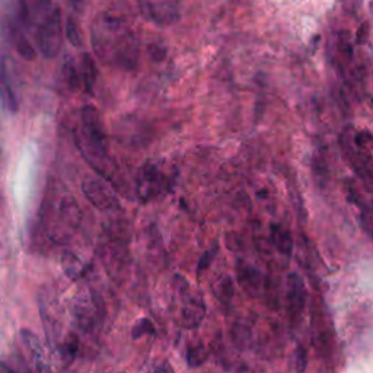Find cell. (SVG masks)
Instances as JSON below:
<instances>
[{"label": "cell", "mask_w": 373, "mask_h": 373, "mask_svg": "<svg viewBox=\"0 0 373 373\" xmlns=\"http://www.w3.org/2000/svg\"><path fill=\"white\" fill-rule=\"evenodd\" d=\"M80 121L82 133L93 154L97 156L107 154V136H105L98 111L93 107H85L80 112Z\"/></svg>", "instance_id": "obj_3"}, {"label": "cell", "mask_w": 373, "mask_h": 373, "mask_svg": "<svg viewBox=\"0 0 373 373\" xmlns=\"http://www.w3.org/2000/svg\"><path fill=\"white\" fill-rule=\"evenodd\" d=\"M21 335H22L23 343H25V347L28 348V352L32 359V363H34L35 369H37V372L38 373H51L49 360H47L45 350L40 341V338L35 335L31 330H22Z\"/></svg>", "instance_id": "obj_7"}, {"label": "cell", "mask_w": 373, "mask_h": 373, "mask_svg": "<svg viewBox=\"0 0 373 373\" xmlns=\"http://www.w3.org/2000/svg\"><path fill=\"white\" fill-rule=\"evenodd\" d=\"M306 368H308L306 350L299 346L296 348V370H298V373H305Z\"/></svg>", "instance_id": "obj_20"}, {"label": "cell", "mask_w": 373, "mask_h": 373, "mask_svg": "<svg viewBox=\"0 0 373 373\" xmlns=\"http://www.w3.org/2000/svg\"><path fill=\"white\" fill-rule=\"evenodd\" d=\"M154 331H155V328H154V325H152V322L149 320H142V321H139L137 325L134 326L133 335H134V338H139L145 334H152Z\"/></svg>", "instance_id": "obj_19"}, {"label": "cell", "mask_w": 373, "mask_h": 373, "mask_svg": "<svg viewBox=\"0 0 373 373\" xmlns=\"http://www.w3.org/2000/svg\"><path fill=\"white\" fill-rule=\"evenodd\" d=\"M77 70H79L82 86H84L86 91L92 92L93 86H95L98 72H97L95 60H93L91 54L85 53L84 56L80 57L79 64H77Z\"/></svg>", "instance_id": "obj_13"}, {"label": "cell", "mask_w": 373, "mask_h": 373, "mask_svg": "<svg viewBox=\"0 0 373 373\" xmlns=\"http://www.w3.org/2000/svg\"><path fill=\"white\" fill-rule=\"evenodd\" d=\"M0 102H2L3 107L10 112H16L19 108L15 91L12 88L8 66L2 57H0Z\"/></svg>", "instance_id": "obj_10"}, {"label": "cell", "mask_w": 373, "mask_h": 373, "mask_svg": "<svg viewBox=\"0 0 373 373\" xmlns=\"http://www.w3.org/2000/svg\"><path fill=\"white\" fill-rule=\"evenodd\" d=\"M137 195L142 202H150L159 194L168 191L169 181L156 165H146L140 171L137 180Z\"/></svg>", "instance_id": "obj_4"}, {"label": "cell", "mask_w": 373, "mask_h": 373, "mask_svg": "<svg viewBox=\"0 0 373 373\" xmlns=\"http://www.w3.org/2000/svg\"><path fill=\"white\" fill-rule=\"evenodd\" d=\"M238 282L250 296L258 295L263 286V274L255 267L248 264H238Z\"/></svg>", "instance_id": "obj_9"}, {"label": "cell", "mask_w": 373, "mask_h": 373, "mask_svg": "<svg viewBox=\"0 0 373 373\" xmlns=\"http://www.w3.org/2000/svg\"><path fill=\"white\" fill-rule=\"evenodd\" d=\"M5 373H15L10 368H5Z\"/></svg>", "instance_id": "obj_24"}, {"label": "cell", "mask_w": 373, "mask_h": 373, "mask_svg": "<svg viewBox=\"0 0 373 373\" xmlns=\"http://www.w3.org/2000/svg\"><path fill=\"white\" fill-rule=\"evenodd\" d=\"M64 75H66V79H67L70 86H72V88L82 86L80 76H79V70H77L76 64L66 63V66H64Z\"/></svg>", "instance_id": "obj_18"}, {"label": "cell", "mask_w": 373, "mask_h": 373, "mask_svg": "<svg viewBox=\"0 0 373 373\" xmlns=\"http://www.w3.org/2000/svg\"><path fill=\"white\" fill-rule=\"evenodd\" d=\"M62 353L67 359L76 356V353H77V340L75 337H69L67 340L64 341V344L62 346Z\"/></svg>", "instance_id": "obj_21"}, {"label": "cell", "mask_w": 373, "mask_h": 373, "mask_svg": "<svg viewBox=\"0 0 373 373\" xmlns=\"http://www.w3.org/2000/svg\"><path fill=\"white\" fill-rule=\"evenodd\" d=\"M154 373H173V369L171 368L169 363H167V361H162V363H159L154 369Z\"/></svg>", "instance_id": "obj_23"}, {"label": "cell", "mask_w": 373, "mask_h": 373, "mask_svg": "<svg viewBox=\"0 0 373 373\" xmlns=\"http://www.w3.org/2000/svg\"><path fill=\"white\" fill-rule=\"evenodd\" d=\"M82 191L85 197L99 210H114L119 207V198L111 186L102 180L88 178L82 184Z\"/></svg>", "instance_id": "obj_6"}, {"label": "cell", "mask_w": 373, "mask_h": 373, "mask_svg": "<svg viewBox=\"0 0 373 373\" xmlns=\"http://www.w3.org/2000/svg\"><path fill=\"white\" fill-rule=\"evenodd\" d=\"M213 256H215V250H210L208 252H206L202 256V260H200V263H198V268H197L198 273L203 272V268H207L210 265V263H212V260H213Z\"/></svg>", "instance_id": "obj_22"}, {"label": "cell", "mask_w": 373, "mask_h": 373, "mask_svg": "<svg viewBox=\"0 0 373 373\" xmlns=\"http://www.w3.org/2000/svg\"><path fill=\"white\" fill-rule=\"evenodd\" d=\"M270 233L276 250L282 255L290 256L293 252V237H291L290 230L282 225H272Z\"/></svg>", "instance_id": "obj_14"}, {"label": "cell", "mask_w": 373, "mask_h": 373, "mask_svg": "<svg viewBox=\"0 0 373 373\" xmlns=\"http://www.w3.org/2000/svg\"><path fill=\"white\" fill-rule=\"evenodd\" d=\"M23 28L35 34L38 50L49 58L57 56L62 47V14L53 0H19V19Z\"/></svg>", "instance_id": "obj_1"}, {"label": "cell", "mask_w": 373, "mask_h": 373, "mask_svg": "<svg viewBox=\"0 0 373 373\" xmlns=\"http://www.w3.org/2000/svg\"><path fill=\"white\" fill-rule=\"evenodd\" d=\"M66 35H67V40L72 43L73 45L79 47L80 44V32H79V27H77V23L76 21L72 18V16H69L66 19Z\"/></svg>", "instance_id": "obj_17"}, {"label": "cell", "mask_w": 373, "mask_h": 373, "mask_svg": "<svg viewBox=\"0 0 373 373\" xmlns=\"http://www.w3.org/2000/svg\"><path fill=\"white\" fill-rule=\"evenodd\" d=\"M101 313L102 311L97 298L89 291H82L75 298L73 317L80 330L92 331L95 328L101 320Z\"/></svg>", "instance_id": "obj_5"}, {"label": "cell", "mask_w": 373, "mask_h": 373, "mask_svg": "<svg viewBox=\"0 0 373 373\" xmlns=\"http://www.w3.org/2000/svg\"><path fill=\"white\" fill-rule=\"evenodd\" d=\"M9 28H10V37H12V41H14L16 51L23 58H27V60H34V57H35L34 45L28 40L27 31H25V28L22 27V23L19 21L18 22L12 21L9 23Z\"/></svg>", "instance_id": "obj_12"}, {"label": "cell", "mask_w": 373, "mask_h": 373, "mask_svg": "<svg viewBox=\"0 0 373 373\" xmlns=\"http://www.w3.org/2000/svg\"><path fill=\"white\" fill-rule=\"evenodd\" d=\"M207 360V350L203 344L191 346L186 353V361H189L190 368H198L202 366Z\"/></svg>", "instance_id": "obj_16"}, {"label": "cell", "mask_w": 373, "mask_h": 373, "mask_svg": "<svg viewBox=\"0 0 373 373\" xmlns=\"http://www.w3.org/2000/svg\"><path fill=\"white\" fill-rule=\"evenodd\" d=\"M206 315V305L200 296L190 298L185 302L182 309V320L186 328L194 330L197 326H200L202 321L204 320Z\"/></svg>", "instance_id": "obj_11"}, {"label": "cell", "mask_w": 373, "mask_h": 373, "mask_svg": "<svg viewBox=\"0 0 373 373\" xmlns=\"http://www.w3.org/2000/svg\"><path fill=\"white\" fill-rule=\"evenodd\" d=\"M63 267L69 277L72 278H80L85 274V265L82 263L79 256L75 254H66L63 258Z\"/></svg>", "instance_id": "obj_15"}, {"label": "cell", "mask_w": 373, "mask_h": 373, "mask_svg": "<svg viewBox=\"0 0 373 373\" xmlns=\"http://www.w3.org/2000/svg\"><path fill=\"white\" fill-rule=\"evenodd\" d=\"M50 216H53V219H47V225L51 228L50 235L53 238L72 235L79 224V208L72 197L60 198L58 203L51 207Z\"/></svg>", "instance_id": "obj_2"}, {"label": "cell", "mask_w": 373, "mask_h": 373, "mask_svg": "<svg viewBox=\"0 0 373 373\" xmlns=\"http://www.w3.org/2000/svg\"><path fill=\"white\" fill-rule=\"evenodd\" d=\"M287 299H289V305L291 311L300 312L306 305V298H308V291H306V285L303 282V278L291 272L287 276Z\"/></svg>", "instance_id": "obj_8"}]
</instances>
